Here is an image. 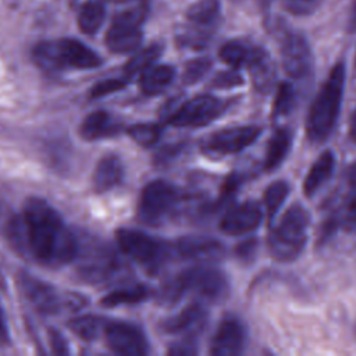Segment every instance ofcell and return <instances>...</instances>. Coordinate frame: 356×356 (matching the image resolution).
<instances>
[{"label": "cell", "instance_id": "6da1fadb", "mask_svg": "<svg viewBox=\"0 0 356 356\" xmlns=\"http://www.w3.org/2000/svg\"><path fill=\"white\" fill-rule=\"evenodd\" d=\"M22 228L25 249L42 264L63 266L79 252L76 238L44 199L29 197L25 202Z\"/></svg>", "mask_w": 356, "mask_h": 356}, {"label": "cell", "instance_id": "7a4b0ae2", "mask_svg": "<svg viewBox=\"0 0 356 356\" xmlns=\"http://www.w3.org/2000/svg\"><path fill=\"white\" fill-rule=\"evenodd\" d=\"M345 86V67L338 63L330 71L320 92L314 97L307 120L306 134L309 140L320 143L332 132L341 110Z\"/></svg>", "mask_w": 356, "mask_h": 356}, {"label": "cell", "instance_id": "3957f363", "mask_svg": "<svg viewBox=\"0 0 356 356\" xmlns=\"http://www.w3.org/2000/svg\"><path fill=\"white\" fill-rule=\"evenodd\" d=\"M32 57L39 68L49 72L60 71L67 67L90 70L102 64V58L96 51L71 38L40 42L33 47Z\"/></svg>", "mask_w": 356, "mask_h": 356}, {"label": "cell", "instance_id": "277c9868", "mask_svg": "<svg viewBox=\"0 0 356 356\" xmlns=\"http://www.w3.org/2000/svg\"><path fill=\"white\" fill-rule=\"evenodd\" d=\"M309 213L300 204L291 206L268 236V249L278 261H292L305 249L307 241Z\"/></svg>", "mask_w": 356, "mask_h": 356}, {"label": "cell", "instance_id": "5b68a950", "mask_svg": "<svg viewBox=\"0 0 356 356\" xmlns=\"http://www.w3.org/2000/svg\"><path fill=\"white\" fill-rule=\"evenodd\" d=\"M146 17V6L139 3L118 13L106 33V44L110 51L128 54L139 49L142 43V22Z\"/></svg>", "mask_w": 356, "mask_h": 356}, {"label": "cell", "instance_id": "8992f818", "mask_svg": "<svg viewBox=\"0 0 356 356\" xmlns=\"http://www.w3.org/2000/svg\"><path fill=\"white\" fill-rule=\"evenodd\" d=\"M178 199L179 195L174 185L163 179L152 181L140 193L138 216L145 224L159 225L172 214Z\"/></svg>", "mask_w": 356, "mask_h": 356}, {"label": "cell", "instance_id": "52a82bcc", "mask_svg": "<svg viewBox=\"0 0 356 356\" xmlns=\"http://www.w3.org/2000/svg\"><path fill=\"white\" fill-rule=\"evenodd\" d=\"M175 284L182 293L192 292L207 300H221L228 293L227 277L213 267H193L181 273Z\"/></svg>", "mask_w": 356, "mask_h": 356}, {"label": "cell", "instance_id": "ba28073f", "mask_svg": "<svg viewBox=\"0 0 356 356\" xmlns=\"http://www.w3.org/2000/svg\"><path fill=\"white\" fill-rule=\"evenodd\" d=\"M115 236L121 250L128 257L145 267H157L165 256L164 246L142 231L132 228H120Z\"/></svg>", "mask_w": 356, "mask_h": 356}, {"label": "cell", "instance_id": "9c48e42d", "mask_svg": "<svg viewBox=\"0 0 356 356\" xmlns=\"http://www.w3.org/2000/svg\"><path fill=\"white\" fill-rule=\"evenodd\" d=\"M228 107V103L211 95H200L185 102L170 117L175 127H203L218 118Z\"/></svg>", "mask_w": 356, "mask_h": 356}, {"label": "cell", "instance_id": "30bf717a", "mask_svg": "<svg viewBox=\"0 0 356 356\" xmlns=\"http://www.w3.org/2000/svg\"><path fill=\"white\" fill-rule=\"evenodd\" d=\"M256 125H238L217 131L203 145V150L211 156H227L239 153L250 146L260 135Z\"/></svg>", "mask_w": 356, "mask_h": 356}, {"label": "cell", "instance_id": "8fae6325", "mask_svg": "<svg viewBox=\"0 0 356 356\" xmlns=\"http://www.w3.org/2000/svg\"><path fill=\"white\" fill-rule=\"evenodd\" d=\"M281 63L286 75L293 79H303L312 72V50L302 35L288 33L282 39Z\"/></svg>", "mask_w": 356, "mask_h": 356}, {"label": "cell", "instance_id": "7c38bea8", "mask_svg": "<svg viewBox=\"0 0 356 356\" xmlns=\"http://www.w3.org/2000/svg\"><path fill=\"white\" fill-rule=\"evenodd\" d=\"M106 338L108 346L118 355L139 356L147 352V341L142 331L128 323H111L107 325Z\"/></svg>", "mask_w": 356, "mask_h": 356}, {"label": "cell", "instance_id": "4fadbf2b", "mask_svg": "<svg viewBox=\"0 0 356 356\" xmlns=\"http://www.w3.org/2000/svg\"><path fill=\"white\" fill-rule=\"evenodd\" d=\"M245 341L246 331L242 321L235 316H227L216 330L210 352L216 356L239 355L245 346Z\"/></svg>", "mask_w": 356, "mask_h": 356}, {"label": "cell", "instance_id": "5bb4252c", "mask_svg": "<svg viewBox=\"0 0 356 356\" xmlns=\"http://www.w3.org/2000/svg\"><path fill=\"white\" fill-rule=\"evenodd\" d=\"M263 218L260 206L248 200L229 209L220 221V229L228 235H243L254 231Z\"/></svg>", "mask_w": 356, "mask_h": 356}, {"label": "cell", "instance_id": "9a60e30c", "mask_svg": "<svg viewBox=\"0 0 356 356\" xmlns=\"http://www.w3.org/2000/svg\"><path fill=\"white\" fill-rule=\"evenodd\" d=\"M19 284L22 292L38 312L43 314H54L60 310L63 300L56 289L47 282L31 274H21Z\"/></svg>", "mask_w": 356, "mask_h": 356}, {"label": "cell", "instance_id": "2e32d148", "mask_svg": "<svg viewBox=\"0 0 356 356\" xmlns=\"http://www.w3.org/2000/svg\"><path fill=\"white\" fill-rule=\"evenodd\" d=\"M118 270L115 256L106 248L90 249L79 264V273L83 280L99 284L113 277Z\"/></svg>", "mask_w": 356, "mask_h": 356}, {"label": "cell", "instance_id": "e0dca14e", "mask_svg": "<svg viewBox=\"0 0 356 356\" xmlns=\"http://www.w3.org/2000/svg\"><path fill=\"white\" fill-rule=\"evenodd\" d=\"M177 252L182 259L211 261L221 259L224 246L220 241L204 235H188L177 242Z\"/></svg>", "mask_w": 356, "mask_h": 356}, {"label": "cell", "instance_id": "ac0fdd59", "mask_svg": "<svg viewBox=\"0 0 356 356\" xmlns=\"http://www.w3.org/2000/svg\"><path fill=\"white\" fill-rule=\"evenodd\" d=\"M122 125L117 117L108 111H93L85 117L81 124V135L88 140L115 136L121 132Z\"/></svg>", "mask_w": 356, "mask_h": 356}, {"label": "cell", "instance_id": "d6986e66", "mask_svg": "<svg viewBox=\"0 0 356 356\" xmlns=\"http://www.w3.org/2000/svg\"><path fill=\"white\" fill-rule=\"evenodd\" d=\"M124 177V165L118 156L106 154L97 163L95 175H93V186L96 192H107L117 186Z\"/></svg>", "mask_w": 356, "mask_h": 356}, {"label": "cell", "instance_id": "ffe728a7", "mask_svg": "<svg viewBox=\"0 0 356 356\" xmlns=\"http://www.w3.org/2000/svg\"><path fill=\"white\" fill-rule=\"evenodd\" d=\"M206 317H207L206 309L200 303H193L186 309H184L179 314L167 318L161 327L165 332H171V334L184 332V331L196 332L204 325Z\"/></svg>", "mask_w": 356, "mask_h": 356}, {"label": "cell", "instance_id": "44dd1931", "mask_svg": "<svg viewBox=\"0 0 356 356\" xmlns=\"http://www.w3.org/2000/svg\"><path fill=\"white\" fill-rule=\"evenodd\" d=\"M264 49L243 40H229L220 49V58L232 68L248 67Z\"/></svg>", "mask_w": 356, "mask_h": 356}, {"label": "cell", "instance_id": "7402d4cb", "mask_svg": "<svg viewBox=\"0 0 356 356\" xmlns=\"http://www.w3.org/2000/svg\"><path fill=\"white\" fill-rule=\"evenodd\" d=\"M335 168V156L331 150L323 152L310 167L305 182L303 192L306 196H313L332 175Z\"/></svg>", "mask_w": 356, "mask_h": 356}, {"label": "cell", "instance_id": "603a6c76", "mask_svg": "<svg viewBox=\"0 0 356 356\" xmlns=\"http://www.w3.org/2000/svg\"><path fill=\"white\" fill-rule=\"evenodd\" d=\"M175 76V70L171 65H150L142 72L140 89L145 95L153 96L165 90Z\"/></svg>", "mask_w": 356, "mask_h": 356}, {"label": "cell", "instance_id": "cb8c5ba5", "mask_svg": "<svg viewBox=\"0 0 356 356\" xmlns=\"http://www.w3.org/2000/svg\"><path fill=\"white\" fill-rule=\"evenodd\" d=\"M292 145V135L286 128H278L274 131L268 140L264 168L267 171H273L281 165V163L286 159Z\"/></svg>", "mask_w": 356, "mask_h": 356}, {"label": "cell", "instance_id": "d4e9b609", "mask_svg": "<svg viewBox=\"0 0 356 356\" xmlns=\"http://www.w3.org/2000/svg\"><path fill=\"white\" fill-rule=\"evenodd\" d=\"M249 71L254 88L259 92L267 93L273 88L275 81V67L266 50H263L260 56L249 65Z\"/></svg>", "mask_w": 356, "mask_h": 356}, {"label": "cell", "instance_id": "484cf974", "mask_svg": "<svg viewBox=\"0 0 356 356\" xmlns=\"http://www.w3.org/2000/svg\"><path fill=\"white\" fill-rule=\"evenodd\" d=\"M220 17V1L218 0H199L192 4L186 11L188 21L200 29L213 26Z\"/></svg>", "mask_w": 356, "mask_h": 356}, {"label": "cell", "instance_id": "4316f807", "mask_svg": "<svg viewBox=\"0 0 356 356\" xmlns=\"http://www.w3.org/2000/svg\"><path fill=\"white\" fill-rule=\"evenodd\" d=\"M106 8L99 0H89L82 4L78 13V26L86 35H95L103 25Z\"/></svg>", "mask_w": 356, "mask_h": 356}, {"label": "cell", "instance_id": "83f0119b", "mask_svg": "<svg viewBox=\"0 0 356 356\" xmlns=\"http://www.w3.org/2000/svg\"><path fill=\"white\" fill-rule=\"evenodd\" d=\"M147 296V291L142 285H135L129 288H121L117 291L110 292L102 299V305L107 307H115V306H122V305H132V303H139L145 300Z\"/></svg>", "mask_w": 356, "mask_h": 356}, {"label": "cell", "instance_id": "f1b7e54d", "mask_svg": "<svg viewBox=\"0 0 356 356\" xmlns=\"http://www.w3.org/2000/svg\"><path fill=\"white\" fill-rule=\"evenodd\" d=\"M160 54H161V47L159 44H152L136 51L125 64V68H124L125 75L134 76L139 72H143L150 65H153V63L160 57Z\"/></svg>", "mask_w": 356, "mask_h": 356}, {"label": "cell", "instance_id": "f546056e", "mask_svg": "<svg viewBox=\"0 0 356 356\" xmlns=\"http://www.w3.org/2000/svg\"><path fill=\"white\" fill-rule=\"evenodd\" d=\"M288 193H289V186L285 181H275L266 188L263 200H264V207L270 220L274 218V216L285 202Z\"/></svg>", "mask_w": 356, "mask_h": 356}, {"label": "cell", "instance_id": "4dcf8cb0", "mask_svg": "<svg viewBox=\"0 0 356 356\" xmlns=\"http://www.w3.org/2000/svg\"><path fill=\"white\" fill-rule=\"evenodd\" d=\"M68 327L82 339L92 341L97 337L102 321L95 316H81L68 321Z\"/></svg>", "mask_w": 356, "mask_h": 356}, {"label": "cell", "instance_id": "1f68e13d", "mask_svg": "<svg viewBox=\"0 0 356 356\" xmlns=\"http://www.w3.org/2000/svg\"><path fill=\"white\" fill-rule=\"evenodd\" d=\"M128 134L138 145L152 146L159 140L161 131L160 127L154 124H135L129 127Z\"/></svg>", "mask_w": 356, "mask_h": 356}, {"label": "cell", "instance_id": "d6a6232c", "mask_svg": "<svg viewBox=\"0 0 356 356\" xmlns=\"http://www.w3.org/2000/svg\"><path fill=\"white\" fill-rule=\"evenodd\" d=\"M295 103V92L288 82H282L278 86L275 100L273 103V117H282L291 113Z\"/></svg>", "mask_w": 356, "mask_h": 356}, {"label": "cell", "instance_id": "836d02e7", "mask_svg": "<svg viewBox=\"0 0 356 356\" xmlns=\"http://www.w3.org/2000/svg\"><path fill=\"white\" fill-rule=\"evenodd\" d=\"M211 63L210 60L207 58H197V60H193L191 61L188 65H186V70H185V75H184V81L186 83H195L197 82L210 68Z\"/></svg>", "mask_w": 356, "mask_h": 356}, {"label": "cell", "instance_id": "e575fe53", "mask_svg": "<svg viewBox=\"0 0 356 356\" xmlns=\"http://www.w3.org/2000/svg\"><path fill=\"white\" fill-rule=\"evenodd\" d=\"M321 0H284L285 8L293 15H309L317 10Z\"/></svg>", "mask_w": 356, "mask_h": 356}, {"label": "cell", "instance_id": "d590c367", "mask_svg": "<svg viewBox=\"0 0 356 356\" xmlns=\"http://www.w3.org/2000/svg\"><path fill=\"white\" fill-rule=\"evenodd\" d=\"M125 85H127V81H125V79H118V78H111V79L102 81V82L96 83V85L92 88V90H90V97L97 99V97L110 95V93H113V92L121 90Z\"/></svg>", "mask_w": 356, "mask_h": 356}, {"label": "cell", "instance_id": "8d00e7d4", "mask_svg": "<svg viewBox=\"0 0 356 356\" xmlns=\"http://www.w3.org/2000/svg\"><path fill=\"white\" fill-rule=\"evenodd\" d=\"M342 221L348 228H356V186H349V193L343 204Z\"/></svg>", "mask_w": 356, "mask_h": 356}, {"label": "cell", "instance_id": "74e56055", "mask_svg": "<svg viewBox=\"0 0 356 356\" xmlns=\"http://www.w3.org/2000/svg\"><path fill=\"white\" fill-rule=\"evenodd\" d=\"M242 82H243V79L236 71H225V72L218 74L214 78L213 86H216V88H232V86L242 85Z\"/></svg>", "mask_w": 356, "mask_h": 356}, {"label": "cell", "instance_id": "f35d334b", "mask_svg": "<svg viewBox=\"0 0 356 356\" xmlns=\"http://www.w3.org/2000/svg\"><path fill=\"white\" fill-rule=\"evenodd\" d=\"M49 338H50V345H51V349L54 353L57 355H64V353H68V346H67V342L64 339V337L56 331V330H50L49 331Z\"/></svg>", "mask_w": 356, "mask_h": 356}, {"label": "cell", "instance_id": "ab89813d", "mask_svg": "<svg viewBox=\"0 0 356 356\" xmlns=\"http://www.w3.org/2000/svg\"><path fill=\"white\" fill-rule=\"evenodd\" d=\"M168 353L171 355H193L196 353V343L192 339H184L181 342L174 343Z\"/></svg>", "mask_w": 356, "mask_h": 356}, {"label": "cell", "instance_id": "60d3db41", "mask_svg": "<svg viewBox=\"0 0 356 356\" xmlns=\"http://www.w3.org/2000/svg\"><path fill=\"white\" fill-rule=\"evenodd\" d=\"M256 248H257V241L254 239H249L246 242H242L238 249H236V253H238V257H241L242 260H249L253 257L254 252H256Z\"/></svg>", "mask_w": 356, "mask_h": 356}, {"label": "cell", "instance_id": "b9f144b4", "mask_svg": "<svg viewBox=\"0 0 356 356\" xmlns=\"http://www.w3.org/2000/svg\"><path fill=\"white\" fill-rule=\"evenodd\" d=\"M7 339H8L7 323H6V317H4V313H3V307L0 305V341L7 342Z\"/></svg>", "mask_w": 356, "mask_h": 356}, {"label": "cell", "instance_id": "7bdbcfd3", "mask_svg": "<svg viewBox=\"0 0 356 356\" xmlns=\"http://www.w3.org/2000/svg\"><path fill=\"white\" fill-rule=\"evenodd\" d=\"M348 29L350 32H356V0L352 4L350 13H349V21H348Z\"/></svg>", "mask_w": 356, "mask_h": 356}, {"label": "cell", "instance_id": "ee69618b", "mask_svg": "<svg viewBox=\"0 0 356 356\" xmlns=\"http://www.w3.org/2000/svg\"><path fill=\"white\" fill-rule=\"evenodd\" d=\"M349 135L352 138V140L356 143V108L352 113L350 117V122H349Z\"/></svg>", "mask_w": 356, "mask_h": 356}, {"label": "cell", "instance_id": "f6af8a7d", "mask_svg": "<svg viewBox=\"0 0 356 356\" xmlns=\"http://www.w3.org/2000/svg\"><path fill=\"white\" fill-rule=\"evenodd\" d=\"M348 184L349 186H356V163H353L348 170Z\"/></svg>", "mask_w": 356, "mask_h": 356}]
</instances>
